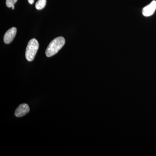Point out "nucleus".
Masks as SVG:
<instances>
[{
  "label": "nucleus",
  "mask_w": 156,
  "mask_h": 156,
  "mask_svg": "<svg viewBox=\"0 0 156 156\" xmlns=\"http://www.w3.org/2000/svg\"><path fill=\"white\" fill-rule=\"evenodd\" d=\"M65 40L62 37H59L53 40L48 45L46 50V56L48 57L55 55L64 46Z\"/></svg>",
  "instance_id": "obj_1"
},
{
  "label": "nucleus",
  "mask_w": 156,
  "mask_h": 156,
  "mask_svg": "<svg viewBox=\"0 0 156 156\" xmlns=\"http://www.w3.org/2000/svg\"><path fill=\"white\" fill-rule=\"evenodd\" d=\"M39 47L38 42L36 39L33 38L29 41L25 53L26 58L27 61L30 62L34 60Z\"/></svg>",
  "instance_id": "obj_2"
},
{
  "label": "nucleus",
  "mask_w": 156,
  "mask_h": 156,
  "mask_svg": "<svg viewBox=\"0 0 156 156\" xmlns=\"http://www.w3.org/2000/svg\"><path fill=\"white\" fill-rule=\"evenodd\" d=\"M156 9V1L154 0L147 6L144 8L142 14L145 17H149L154 13Z\"/></svg>",
  "instance_id": "obj_3"
},
{
  "label": "nucleus",
  "mask_w": 156,
  "mask_h": 156,
  "mask_svg": "<svg viewBox=\"0 0 156 156\" xmlns=\"http://www.w3.org/2000/svg\"><path fill=\"white\" fill-rule=\"evenodd\" d=\"M17 33V28L13 27L6 32L4 37V41L5 44H9L14 40Z\"/></svg>",
  "instance_id": "obj_4"
},
{
  "label": "nucleus",
  "mask_w": 156,
  "mask_h": 156,
  "mask_svg": "<svg viewBox=\"0 0 156 156\" xmlns=\"http://www.w3.org/2000/svg\"><path fill=\"white\" fill-rule=\"evenodd\" d=\"M30 111V108L27 104L20 105L16 109L15 115L17 117H21L25 115Z\"/></svg>",
  "instance_id": "obj_5"
},
{
  "label": "nucleus",
  "mask_w": 156,
  "mask_h": 156,
  "mask_svg": "<svg viewBox=\"0 0 156 156\" xmlns=\"http://www.w3.org/2000/svg\"><path fill=\"white\" fill-rule=\"evenodd\" d=\"M46 3H47V0H38L36 3V8L38 10H42L44 8Z\"/></svg>",
  "instance_id": "obj_6"
},
{
  "label": "nucleus",
  "mask_w": 156,
  "mask_h": 156,
  "mask_svg": "<svg viewBox=\"0 0 156 156\" xmlns=\"http://www.w3.org/2000/svg\"><path fill=\"white\" fill-rule=\"evenodd\" d=\"M17 0H6V5L8 8H12L14 5Z\"/></svg>",
  "instance_id": "obj_7"
},
{
  "label": "nucleus",
  "mask_w": 156,
  "mask_h": 156,
  "mask_svg": "<svg viewBox=\"0 0 156 156\" xmlns=\"http://www.w3.org/2000/svg\"><path fill=\"white\" fill-rule=\"evenodd\" d=\"M28 2L29 4L32 5L34 3V0H28Z\"/></svg>",
  "instance_id": "obj_8"
},
{
  "label": "nucleus",
  "mask_w": 156,
  "mask_h": 156,
  "mask_svg": "<svg viewBox=\"0 0 156 156\" xmlns=\"http://www.w3.org/2000/svg\"><path fill=\"white\" fill-rule=\"evenodd\" d=\"M12 9H13V10H14V5H13V6H12Z\"/></svg>",
  "instance_id": "obj_9"
}]
</instances>
